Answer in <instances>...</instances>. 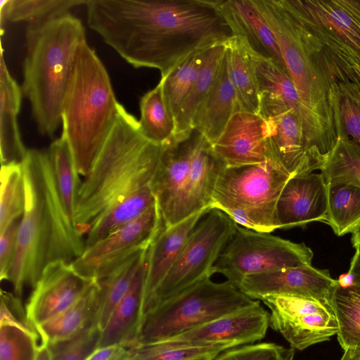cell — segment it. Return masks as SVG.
<instances>
[{"mask_svg": "<svg viewBox=\"0 0 360 360\" xmlns=\"http://www.w3.org/2000/svg\"><path fill=\"white\" fill-rule=\"evenodd\" d=\"M88 26L135 68L161 78L195 51L233 37L217 0H87Z\"/></svg>", "mask_w": 360, "mask_h": 360, "instance_id": "1", "label": "cell"}, {"mask_svg": "<svg viewBox=\"0 0 360 360\" xmlns=\"http://www.w3.org/2000/svg\"><path fill=\"white\" fill-rule=\"evenodd\" d=\"M279 45L297 91L309 153L321 170L338 140L330 83L321 56L322 44L280 0H254Z\"/></svg>", "mask_w": 360, "mask_h": 360, "instance_id": "2", "label": "cell"}, {"mask_svg": "<svg viewBox=\"0 0 360 360\" xmlns=\"http://www.w3.org/2000/svg\"><path fill=\"white\" fill-rule=\"evenodd\" d=\"M161 151L120 104L112 130L79 186L74 220L82 236L114 204L150 185Z\"/></svg>", "mask_w": 360, "mask_h": 360, "instance_id": "3", "label": "cell"}, {"mask_svg": "<svg viewBox=\"0 0 360 360\" xmlns=\"http://www.w3.org/2000/svg\"><path fill=\"white\" fill-rule=\"evenodd\" d=\"M22 91L29 99L39 132L52 136L62 122V103L85 30L68 13L28 25Z\"/></svg>", "mask_w": 360, "mask_h": 360, "instance_id": "4", "label": "cell"}, {"mask_svg": "<svg viewBox=\"0 0 360 360\" xmlns=\"http://www.w3.org/2000/svg\"><path fill=\"white\" fill-rule=\"evenodd\" d=\"M120 103L95 51L79 47L64 95L61 116L79 175L86 176L115 124Z\"/></svg>", "mask_w": 360, "mask_h": 360, "instance_id": "5", "label": "cell"}, {"mask_svg": "<svg viewBox=\"0 0 360 360\" xmlns=\"http://www.w3.org/2000/svg\"><path fill=\"white\" fill-rule=\"evenodd\" d=\"M255 300L227 280L216 283L206 277L147 311L136 345L169 339L249 306Z\"/></svg>", "mask_w": 360, "mask_h": 360, "instance_id": "6", "label": "cell"}, {"mask_svg": "<svg viewBox=\"0 0 360 360\" xmlns=\"http://www.w3.org/2000/svg\"><path fill=\"white\" fill-rule=\"evenodd\" d=\"M291 176L267 162L238 167H224L217 177L210 202L238 225L260 232L278 229L276 207Z\"/></svg>", "mask_w": 360, "mask_h": 360, "instance_id": "7", "label": "cell"}, {"mask_svg": "<svg viewBox=\"0 0 360 360\" xmlns=\"http://www.w3.org/2000/svg\"><path fill=\"white\" fill-rule=\"evenodd\" d=\"M21 164L25 207L8 280L13 286L14 295L19 298L26 287L34 288L48 263L52 233L51 219L41 183L37 149H27Z\"/></svg>", "mask_w": 360, "mask_h": 360, "instance_id": "8", "label": "cell"}, {"mask_svg": "<svg viewBox=\"0 0 360 360\" xmlns=\"http://www.w3.org/2000/svg\"><path fill=\"white\" fill-rule=\"evenodd\" d=\"M314 253L304 243H295L271 233L240 225L212 268L237 287L245 276L311 264Z\"/></svg>", "mask_w": 360, "mask_h": 360, "instance_id": "9", "label": "cell"}, {"mask_svg": "<svg viewBox=\"0 0 360 360\" xmlns=\"http://www.w3.org/2000/svg\"><path fill=\"white\" fill-rule=\"evenodd\" d=\"M236 226L223 212L210 209L190 234L174 265L146 305L143 315L200 280L211 277L213 266Z\"/></svg>", "mask_w": 360, "mask_h": 360, "instance_id": "10", "label": "cell"}, {"mask_svg": "<svg viewBox=\"0 0 360 360\" xmlns=\"http://www.w3.org/2000/svg\"><path fill=\"white\" fill-rule=\"evenodd\" d=\"M324 46L360 64V0H280Z\"/></svg>", "mask_w": 360, "mask_h": 360, "instance_id": "11", "label": "cell"}, {"mask_svg": "<svg viewBox=\"0 0 360 360\" xmlns=\"http://www.w3.org/2000/svg\"><path fill=\"white\" fill-rule=\"evenodd\" d=\"M261 300L271 311L269 326L294 349L303 350L338 334V321L329 301L278 295Z\"/></svg>", "mask_w": 360, "mask_h": 360, "instance_id": "12", "label": "cell"}, {"mask_svg": "<svg viewBox=\"0 0 360 360\" xmlns=\"http://www.w3.org/2000/svg\"><path fill=\"white\" fill-rule=\"evenodd\" d=\"M164 227L156 201L135 220L85 248L71 264L81 276L98 279L133 255L147 250Z\"/></svg>", "mask_w": 360, "mask_h": 360, "instance_id": "13", "label": "cell"}, {"mask_svg": "<svg viewBox=\"0 0 360 360\" xmlns=\"http://www.w3.org/2000/svg\"><path fill=\"white\" fill-rule=\"evenodd\" d=\"M259 115L266 120L272 162L290 176L319 170L307 146L301 115L282 102L260 96Z\"/></svg>", "mask_w": 360, "mask_h": 360, "instance_id": "14", "label": "cell"}, {"mask_svg": "<svg viewBox=\"0 0 360 360\" xmlns=\"http://www.w3.org/2000/svg\"><path fill=\"white\" fill-rule=\"evenodd\" d=\"M94 281L77 273L71 262L56 260L46 264L25 304L28 325L35 330L39 326L61 314Z\"/></svg>", "mask_w": 360, "mask_h": 360, "instance_id": "15", "label": "cell"}, {"mask_svg": "<svg viewBox=\"0 0 360 360\" xmlns=\"http://www.w3.org/2000/svg\"><path fill=\"white\" fill-rule=\"evenodd\" d=\"M270 314L258 300L169 339L160 341L174 346L225 345L231 347L252 344L264 338Z\"/></svg>", "mask_w": 360, "mask_h": 360, "instance_id": "16", "label": "cell"}, {"mask_svg": "<svg viewBox=\"0 0 360 360\" xmlns=\"http://www.w3.org/2000/svg\"><path fill=\"white\" fill-rule=\"evenodd\" d=\"M338 280L327 269L311 264L290 267L245 276L238 288L252 300L268 295H292L325 301L330 300Z\"/></svg>", "mask_w": 360, "mask_h": 360, "instance_id": "17", "label": "cell"}, {"mask_svg": "<svg viewBox=\"0 0 360 360\" xmlns=\"http://www.w3.org/2000/svg\"><path fill=\"white\" fill-rule=\"evenodd\" d=\"M212 148L226 167L273 162L268 126L259 114L236 112Z\"/></svg>", "mask_w": 360, "mask_h": 360, "instance_id": "18", "label": "cell"}, {"mask_svg": "<svg viewBox=\"0 0 360 360\" xmlns=\"http://www.w3.org/2000/svg\"><path fill=\"white\" fill-rule=\"evenodd\" d=\"M204 137L196 130L182 139L172 138L162 145L158 168L150 183L165 227L173 215L186 184L193 155Z\"/></svg>", "mask_w": 360, "mask_h": 360, "instance_id": "19", "label": "cell"}, {"mask_svg": "<svg viewBox=\"0 0 360 360\" xmlns=\"http://www.w3.org/2000/svg\"><path fill=\"white\" fill-rule=\"evenodd\" d=\"M276 217L278 229L313 221L327 223L328 188L321 173L291 176L278 197Z\"/></svg>", "mask_w": 360, "mask_h": 360, "instance_id": "20", "label": "cell"}, {"mask_svg": "<svg viewBox=\"0 0 360 360\" xmlns=\"http://www.w3.org/2000/svg\"><path fill=\"white\" fill-rule=\"evenodd\" d=\"M321 52L330 83L338 138L346 136L360 147V96L350 61L323 44Z\"/></svg>", "mask_w": 360, "mask_h": 360, "instance_id": "21", "label": "cell"}, {"mask_svg": "<svg viewBox=\"0 0 360 360\" xmlns=\"http://www.w3.org/2000/svg\"><path fill=\"white\" fill-rule=\"evenodd\" d=\"M217 5L233 37H239L252 53L288 72L278 41L254 0H217Z\"/></svg>", "mask_w": 360, "mask_h": 360, "instance_id": "22", "label": "cell"}, {"mask_svg": "<svg viewBox=\"0 0 360 360\" xmlns=\"http://www.w3.org/2000/svg\"><path fill=\"white\" fill-rule=\"evenodd\" d=\"M210 210V207L204 208L172 226L164 227L150 245L144 282L143 311L174 265L190 234Z\"/></svg>", "mask_w": 360, "mask_h": 360, "instance_id": "23", "label": "cell"}, {"mask_svg": "<svg viewBox=\"0 0 360 360\" xmlns=\"http://www.w3.org/2000/svg\"><path fill=\"white\" fill-rule=\"evenodd\" d=\"M224 167V162L213 152L212 145L203 138L193 155L170 226L210 207L214 184Z\"/></svg>", "mask_w": 360, "mask_h": 360, "instance_id": "24", "label": "cell"}, {"mask_svg": "<svg viewBox=\"0 0 360 360\" xmlns=\"http://www.w3.org/2000/svg\"><path fill=\"white\" fill-rule=\"evenodd\" d=\"M238 110L236 91L229 75L226 51L215 80L192 119V129L212 145Z\"/></svg>", "mask_w": 360, "mask_h": 360, "instance_id": "25", "label": "cell"}, {"mask_svg": "<svg viewBox=\"0 0 360 360\" xmlns=\"http://www.w3.org/2000/svg\"><path fill=\"white\" fill-rule=\"evenodd\" d=\"M148 253V252H147ZM147 255L122 300L101 330L98 347L136 345L143 316V290Z\"/></svg>", "mask_w": 360, "mask_h": 360, "instance_id": "26", "label": "cell"}, {"mask_svg": "<svg viewBox=\"0 0 360 360\" xmlns=\"http://www.w3.org/2000/svg\"><path fill=\"white\" fill-rule=\"evenodd\" d=\"M101 288L95 280L70 307L36 328L41 343L49 346L68 342L98 327Z\"/></svg>", "mask_w": 360, "mask_h": 360, "instance_id": "27", "label": "cell"}, {"mask_svg": "<svg viewBox=\"0 0 360 360\" xmlns=\"http://www.w3.org/2000/svg\"><path fill=\"white\" fill-rule=\"evenodd\" d=\"M22 91L10 74L1 51L0 61V155L1 165L21 162L27 153L18 129Z\"/></svg>", "mask_w": 360, "mask_h": 360, "instance_id": "28", "label": "cell"}, {"mask_svg": "<svg viewBox=\"0 0 360 360\" xmlns=\"http://www.w3.org/2000/svg\"><path fill=\"white\" fill-rule=\"evenodd\" d=\"M0 360H34L39 345L37 333L25 317L15 316V303L1 292Z\"/></svg>", "mask_w": 360, "mask_h": 360, "instance_id": "29", "label": "cell"}, {"mask_svg": "<svg viewBox=\"0 0 360 360\" xmlns=\"http://www.w3.org/2000/svg\"><path fill=\"white\" fill-rule=\"evenodd\" d=\"M226 43L217 44L205 51L197 77L175 116L174 139H184L193 130L191 127L192 119L216 79L226 51Z\"/></svg>", "mask_w": 360, "mask_h": 360, "instance_id": "30", "label": "cell"}, {"mask_svg": "<svg viewBox=\"0 0 360 360\" xmlns=\"http://www.w3.org/2000/svg\"><path fill=\"white\" fill-rule=\"evenodd\" d=\"M228 70L239 110L259 114L260 94L249 50L237 37L226 43Z\"/></svg>", "mask_w": 360, "mask_h": 360, "instance_id": "31", "label": "cell"}, {"mask_svg": "<svg viewBox=\"0 0 360 360\" xmlns=\"http://www.w3.org/2000/svg\"><path fill=\"white\" fill-rule=\"evenodd\" d=\"M155 202L150 185L116 202L96 220L86 236L85 248L135 220Z\"/></svg>", "mask_w": 360, "mask_h": 360, "instance_id": "32", "label": "cell"}, {"mask_svg": "<svg viewBox=\"0 0 360 360\" xmlns=\"http://www.w3.org/2000/svg\"><path fill=\"white\" fill-rule=\"evenodd\" d=\"M330 302L338 324V342L345 350H360V283L342 286L339 282Z\"/></svg>", "mask_w": 360, "mask_h": 360, "instance_id": "33", "label": "cell"}, {"mask_svg": "<svg viewBox=\"0 0 360 360\" xmlns=\"http://www.w3.org/2000/svg\"><path fill=\"white\" fill-rule=\"evenodd\" d=\"M140 111L139 127L146 139L162 146L174 137L175 117L166 101L160 82L142 96Z\"/></svg>", "mask_w": 360, "mask_h": 360, "instance_id": "34", "label": "cell"}, {"mask_svg": "<svg viewBox=\"0 0 360 360\" xmlns=\"http://www.w3.org/2000/svg\"><path fill=\"white\" fill-rule=\"evenodd\" d=\"M47 153L62 202L70 219L75 226L74 215L81 183L64 132L50 145Z\"/></svg>", "mask_w": 360, "mask_h": 360, "instance_id": "35", "label": "cell"}, {"mask_svg": "<svg viewBox=\"0 0 360 360\" xmlns=\"http://www.w3.org/2000/svg\"><path fill=\"white\" fill-rule=\"evenodd\" d=\"M148 248L136 253L104 276L96 279L101 288L97 318V326L101 330L114 308L127 292L136 271L146 257Z\"/></svg>", "mask_w": 360, "mask_h": 360, "instance_id": "36", "label": "cell"}, {"mask_svg": "<svg viewBox=\"0 0 360 360\" xmlns=\"http://www.w3.org/2000/svg\"><path fill=\"white\" fill-rule=\"evenodd\" d=\"M327 223L342 236L360 228V187L349 184H327Z\"/></svg>", "mask_w": 360, "mask_h": 360, "instance_id": "37", "label": "cell"}, {"mask_svg": "<svg viewBox=\"0 0 360 360\" xmlns=\"http://www.w3.org/2000/svg\"><path fill=\"white\" fill-rule=\"evenodd\" d=\"M87 0H1V22L4 18L10 22H26L37 25L55 20L68 13Z\"/></svg>", "mask_w": 360, "mask_h": 360, "instance_id": "38", "label": "cell"}, {"mask_svg": "<svg viewBox=\"0 0 360 360\" xmlns=\"http://www.w3.org/2000/svg\"><path fill=\"white\" fill-rule=\"evenodd\" d=\"M321 173L327 184H349L360 187V147L346 136L338 137Z\"/></svg>", "mask_w": 360, "mask_h": 360, "instance_id": "39", "label": "cell"}, {"mask_svg": "<svg viewBox=\"0 0 360 360\" xmlns=\"http://www.w3.org/2000/svg\"><path fill=\"white\" fill-rule=\"evenodd\" d=\"M0 232L22 217L25 207V188L21 162L1 165Z\"/></svg>", "mask_w": 360, "mask_h": 360, "instance_id": "40", "label": "cell"}, {"mask_svg": "<svg viewBox=\"0 0 360 360\" xmlns=\"http://www.w3.org/2000/svg\"><path fill=\"white\" fill-rule=\"evenodd\" d=\"M207 49L193 52L160 79L165 98L174 117L192 88Z\"/></svg>", "mask_w": 360, "mask_h": 360, "instance_id": "41", "label": "cell"}, {"mask_svg": "<svg viewBox=\"0 0 360 360\" xmlns=\"http://www.w3.org/2000/svg\"><path fill=\"white\" fill-rule=\"evenodd\" d=\"M229 345L174 346L163 342L139 344L131 347L127 360H193L214 359Z\"/></svg>", "mask_w": 360, "mask_h": 360, "instance_id": "42", "label": "cell"}, {"mask_svg": "<svg viewBox=\"0 0 360 360\" xmlns=\"http://www.w3.org/2000/svg\"><path fill=\"white\" fill-rule=\"evenodd\" d=\"M295 349L273 342L248 344L229 348L212 360H294Z\"/></svg>", "mask_w": 360, "mask_h": 360, "instance_id": "43", "label": "cell"}, {"mask_svg": "<svg viewBox=\"0 0 360 360\" xmlns=\"http://www.w3.org/2000/svg\"><path fill=\"white\" fill-rule=\"evenodd\" d=\"M101 330L93 328L75 339L49 346L52 360H85L98 347Z\"/></svg>", "mask_w": 360, "mask_h": 360, "instance_id": "44", "label": "cell"}, {"mask_svg": "<svg viewBox=\"0 0 360 360\" xmlns=\"http://www.w3.org/2000/svg\"><path fill=\"white\" fill-rule=\"evenodd\" d=\"M20 219L12 221L3 231L0 232V278L8 281L9 272L14 259L18 231Z\"/></svg>", "mask_w": 360, "mask_h": 360, "instance_id": "45", "label": "cell"}, {"mask_svg": "<svg viewBox=\"0 0 360 360\" xmlns=\"http://www.w3.org/2000/svg\"><path fill=\"white\" fill-rule=\"evenodd\" d=\"M130 348L122 345L98 347L85 360H127Z\"/></svg>", "mask_w": 360, "mask_h": 360, "instance_id": "46", "label": "cell"}, {"mask_svg": "<svg viewBox=\"0 0 360 360\" xmlns=\"http://www.w3.org/2000/svg\"><path fill=\"white\" fill-rule=\"evenodd\" d=\"M352 278V283H360V253L354 255L347 273Z\"/></svg>", "mask_w": 360, "mask_h": 360, "instance_id": "47", "label": "cell"}, {"mask_svg": "<svg viewBox=\"0 0 360 360\" xmlns=\"http://www.w3.org/2000/svg\"><path fill=\"white\" fill-rule=\"evenodd\" d=\"M52 359L53 353L51 347L48 345L41 343L34 360H52Z\"/></svg>", "mask_w": 360, "mask_h": 360, "instance_id": "48", "label": "cell"}, {"mask_svg": "<svg viewBox=\"0 0 360 360\" xmlns=\"http://www.w3.org/2000/svg\"><path fill=\"white\" fill-rule=\"evenodd\" d=\"M351 63L352 76L360 96V64L347 58Z\"/></svg>", "mask_w": 360, "mask_h": 360, "instance_id": "49", "label": "cell"}, {"mask_svg": "<svg viewBox=\"0 0 360 360\" xmlns=\"http://www.w3.org/2000/svg\"><path fill=\"white\" fill-rule=\"evenodd\" d=\"M340 360H360L359 349H347L344 351V354Z\"/></svg>", "mask_w": 360, "mask_h": 360, "instance_id": "50", "label": "cell"}, {"mask_svg": "<svg viewBox=\"0 0 360 360\" xmlns=\"http://www.w3.org/2000/svg\"><path fill=\"white\" fill-rule=\"evenodd\" d=\"M352 243L355 248V255L360 253V228L352 233Z\"/></svg>", "mask_w": 360, "mask_h": 360, "instance_id": "51", "label": "cell"}, {"mask_svg": "<svg viewBox=\"0 0 360 360\" xmlns=\"http://www.w3.org/2000/svg\"><path fill=\"white\" fill-rule=\"evenodd\" d=\"M213 359H209V358H202V359H193V360H212Z\"/></svg>", "mask_w": 360, "mask_h": 360, "instance_id": "52", "label": "cell"}]
</instances>
